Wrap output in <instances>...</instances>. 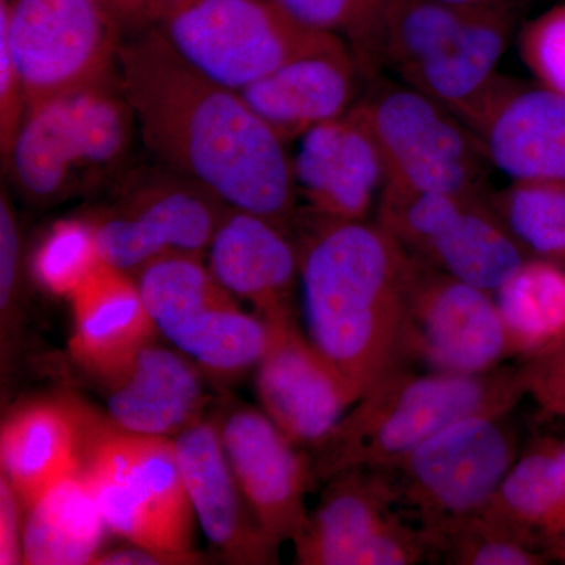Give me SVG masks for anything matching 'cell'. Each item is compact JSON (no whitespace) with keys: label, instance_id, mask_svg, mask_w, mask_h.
Wrapping results in <instances>:
<instances>
[{"label":"cell","instance_id":"obj_1","mask_svg":"<svg viewBox=\"0 0 565 565\" xmlns=\"http://www.w3.org/2000/svg\"><path fill=\"white\" fill-rule=\"evenodd\" d=\"M117 66L156 161L286 230L296 215L291 156L241 92L193 68L154 28L122 41Z\"/></svg>","mask_w":565,"mask_h":565},{"label":"cell","instance_id":"obj_2","mask_svg":"<svg viewBox=\"0 0 565 565\" xmlns=\"http://www.w3.org/2000/svg\"><path fill=\"white\" fill-rule=\"evenodd\" d=\"M311 215L299 247L307 334L355 404L394 371L411 366L408 297L416 259L377 222Z\"/></svg>","mask_w":565,"mask_h":565},{"label":"cell","instance_id":"obj_3","mask_svg":"<svg viewBox=\"0 0 565 565\" xmlns=\"http://www.w3.org/2000/svg\"><path fill=\"white\" fill-rule=\"evenodd\" d=\"M527 396L523 366L481 374L415 373L401 367L352 405L315 446L313 475L385 470L446 427L471 416L509 415Z\"/></svg>","mask_w":565,"mask_h":565},{"label":"cell","instance_id":"obj_4","mask_svg":"<svg viewBox=\"0 0 565 565\" xmlns=\"http://www.w3.org/2000/svg\"><path fill=\"white\" fill-rule=\"evenodd\" d=\"M137 122L118 74L29 107L3 170L47 206L98 191L125 172Z\"/></svg>","mask_w":565,"mask_h":565},{"label":"cell","instance_id":"obj_5","mask_svg":"<svg viewBox=\"0 0 565 565\" xmlns=\"http://www.w3.org/2000/svg\"><path fill=\"white\" fill-rule=\"evenodd\" d=\"M154 29L193 68L237 92L286 63L348 47L274 0H172Z\"/></svg>","mask_w":565,"mask_h":565},{"label":"cell","instance_id":"obj_6","mask_svg":"<svg viewBox=\"0 0 565 565\" xmlns=\"http://www.w3.org/2000/svg\"><path fill=\"white\" fill-rule=\"evenodd\" d=\"M509 415L471 416L451 424L385 468L399 508L415 516L433 555L449 527L489 504L520 456Z\"/></svg>","mask_w":565,"mask_h":565},{"label":"cell","instance_id":"obj_7","mask_svg":"<svg viewBox=\"0 0 565 565\" xmlns=\"http://www.w3.org/2000/svg\"><path fill=\"white\" fill-rule=\"evenodd\" d=\"M351 114L370 134L386 184L419 192L482 193L481 141L459 118L411 85L377 76Z\"/></svg>","mask_w":565,"mask_h":565},{"label":"cell","instance_id":"obj_8","mask_svg":"<svg viewBox=\"0 0 565 565\" xmlns=\"http://www.w3.org/2000/svg\"><path fill=\"white\" fill-rule=\"evenodd\" d=\"M84 475L111 533L182 564L196 563L195 512L174 440L120 430L96 445Z\"/></svg>","mask_w":565,"mask_h":565},{"label":"cell","instance_id":"obj_9","mask_svg":"<svg viewBox=\"0 0 565 565\" xmlns=\"http://www.w3.org/2000/svg\"><path fill=\"white\" fill-rule=\"evenodd\" d=\"M90 223L103 262L139 274L169 255L203 256L228 211L210 189L158 162L125 170Z\"/></svg>","mask_w":565,"mask_h":565},{"label":"cell","instance_id":"obj_10","mask_svg":"<svg viewBox=\"0 0 565 565\" xmlns=\"http://www.w3.org/2000/svg\"><path fill=\"white\" fill-rule=\"evenodd\" d=\"M375 222L415 258L492 294L530 259L482 193L419 192L385 182Z\"/></svg>","mask_w":565,"mask_h":565},{"label":"cell","instance_id":"obj_11","mask_svg":"<svg viewBox=\"0 0 565 565\" xmlns=\"http://www.w3.org/2000/svg\"><path fill=\"white\" fill-rule=\"evenodd\" d=\"M29 107L109 76L122 29L107 0H0Z\"/></svg>","mask_w":565,"mask_h":565},{"label":"cell","instance_id":"obj_12","mask_svg":"<svg viewBox=\"0 0 565 565\" xmlns=\"http://www.w3.org/2000/svg\"><path fill=\"white\" fill-rule=\"evenodd\" d=\"M156 329L206 370L234 374L259 362L267 343L262 318L244 313L203 256L169 255L137 274Z\"/></svg>","mask_w":565,"mask_h":565},{"label":"cell","instance_id":"obj_13","mask_svg":"<svg viewBox=\"0 0 565 565\" xmlns=\"http://www.w3.org/2000/svg\"><path fill=\"white\" fill-rule=\"evenodd\" d=\"M385 470L333 476L294 541L303 565H415L433 556L419 527L405 522Z\"/></svg>","mask_w":565,"mask_h":565},{"label":"cell","instance_id":"obj_14","mask_svg":"<svg viewBox=\"0 0 565 565\" xmlns=\"http://www.w3.org/2000/svg\"><path fill=\"white\" fill-rule=\"evenodd\" d=\"M416 259L408 352L427 370L481 374L515 356L492 292Z\"/></svg>","mask_w":565,"mask_h":565},{"label":"cell","instance_id":"obj_15","mask_svg":"<svg viewBox=\"0 0 565 565\" xmlns=\"http://www.w3.org/2000/svg\"><path fill=\"white\" fill-rule=\"evenodd\" d=\"M262 319L267 343L256 386L264 414L294 445L321 444L352 407L351 393L299 329L292 308Z\"/></svg>","mask_w":565,"mask_h":565},{"label":"cell","instance_id":"obj_16","mask_svg":"<svg viewBox=\"0 0 565 565\" xmlns=\"http://www.w3.org/2000/svg\"><path fill=\"white\" fill-rule=\"evenodd\" d=\"M222 441L237 484L264 534L280 545L296 541L308 512L305 493L313 470L269 416L243 408L223 423Z\"/></svg>","mask_w":565,"mask_h":565},{"label":"cell","instance_id":"obj_17","mask_svg":"<svg viewBox=\"0 0 565 565\" xmlns=\"http://www.w3.org/2000/svg\"><path fill=\"white\" fill-rule=\"evenodd\" d=\"M470 131L512 181L565 184V95L500 77Z\"/></svg>","mask_w":565,"mask_h":565},{"label":"cell","instance_id":"obj_18","mask_svg":"<svg viewBox=\"0 0 565 565\" xmlns=\"http://www.w3.org/2000/svg\"><path fill=\"white\" fill-rule=\"evenodd\" d=\"M291 158L297 195L311 214L332 221H366L385 184L384 163L362 122L348 111L299 140Z\"/></svg>","mask_w":565,"mask_h":565},{"label":"cell","instance_id":"obj_19","mask_svg":"<svg viewBox=\"0 0 565 565\" xmlns=\"http://www.w3.org/2000/svg\"><path fill=\"white\" fill-rule=\"evenodd\" d=\"M193 512L211 544L233 564H275L274 544L253 515L226 456L221 430L199 422L174 437Z\"/></svg>","mask_w":565,"mask_h":565},{"label":"cell","instance_id":"obj_20","mask_svg":"<svg viewBox=\"0 0 565 565\" xmlns=\"http://www.w3.org/2000/svg\"><path fill=\"white\" fill-rule=\"evenodd\" d=\"M96 377L104 385L111 422L122 433L178 437L200 422L206 403L192 364L151 343Z\"/></svg>","mask_w":565,"mask_h":565},{"label":"cell","instance_id":"obj_21","mask_svg":"<svg viewBox=\"0 0 565 565\" xmlns=\"http://www.w3.org/2000/svg\"><path fill=\"white\" fill-rule=\"evenodd\" d=\"M206 255L215 278L233 296L250 302L259 318L291 310L299 280V248L277 223L230 206Z\"/></svg>","mask_w":565,"mask_h":565},{"label":"cell","instance_id":"obj_22","mask_svg":"<svg viewBox=\"0 0 565 565\" xmlns=\"http://www.w3.org/2000/svg\"><path fill=\"white\" fill-rule=\"evenodd\" d=\"M362 76L349 47L297 58L241 90L248 106L289 143L353 106Z\"/></svg>","mask_w":565,"mask_h":565},{"label":"cell","instance_id":"obj_23","mask_svg":"<svg viewBox=\"0 0 565 565\" xmlns=\"http://www.w3.org/2000/svg\"><path fill=\"white\" fill-rule=\"evenodd\" d=\"M71 352L93 374H102L151 343L156 323L131 275L106 262L73 296Z\"/></svg>","mask_w":565,"mask_h":565},{"label":"cell","instance_id":"obj_24","mask_svg":"<svg viewBox=\"0 0 565 565\" xmlns=\"http://www.w3.org/2000/svg\"><path fill=\"white\" fill-rule=\"evenodd\" d=\"M514 24L515 10L473 11L451 50L403 71L399 77L451 111L468 128L500 79L498 62L508 47Z\"/></svg>","mask_w":565,"mask_h":565},{"label":"cell","instance_id":"obj_25","mask_svg":"<svg viewBox=\"0 0 565 565\" xmlns=\"http://www.w3.org/2000/svg\"><path fill=\"white\" fill-rule=\"evenodd\" d=\"M0 456L3 476L29 509L79 471L76 429L54 405H33L3 424Z\"/></svg>","mask_w":565,"mask_h":565},{"label":"cell","instance_id":"obj_26","mask_svg":"<svg viewBox=\"0 0 565 565\" xmlns=\"http://www.w3.org/2000/svg\"><path fill=\"white\" fill-rule=\"evenodd\" d=\"M22 533V563L95 564L104 519L84 473L63 479L32 505Z\"/></svg>","mask_w":565,"mask_h":565},{"label":"cell","instance_id":"obj_27","mask_svg":"<svg viewBox=\"0 0 565 565\" xmlns=\"http://www.w3.org/2000/svg\"><path fill=\"white\" fill-rule=\"evenodd\" d=\"M494 302L515 356L531 359L565 343L563 264L526 259L494 291Z\"/></svg>","mask_w":565,"mask_h":565},{"label":"cell","instance_id":"obj_28","mask_svg":"<svg viewBox=\"0 0 565 565\" xmlns=\"http://www.w3.org/2000/svg\"><path fill=\"white\" fill-rule=\"evenodd\" d=\"M553 444L555 438H539L520 452L492 500L479 512L548 555L557 541Z\"/></svg>","mask_w":565,"mask_h":565},{"label":"cell","instance_id":"obj_29","mask_svg":"<svg viewBox=\"0 0 565 565\" xmlns=\"http://www.w3.org/2000/svg\"><path fill=\"white\" fill-rule=\"evenodd\" d=\"M473 11L435 0H392L384 21V66L397 74L455 46Z\"/></svg>","mask_w":565,"mask_h":565},{"label":"cell","instance_id":"obj_30","mask_svg":"<svg viewBox=\"0 0 565 565\" xmlns=\"http://www.w3.org/2000/svg\"><path fill=\"white\" fill-rule=\"evenodd\" d=\"M489 200L527 255L565 264L564 182L512 181Z\"/></svg>","mask_w":565,"mask_h":565},{"label":"cell","instance_id":"obj_31","mask_svg":"<svg viewBox=\"0 0 565 565\" xmlns=\"http://www.w3.org/2000/svg\"><path fill=\"white\" fill-rule=\"evenodd\" d=\"M296 20L340 36L351 50L364 79L381 76L384 21L392 0H274Z\"/></svg>","mask_w":565,"mask_h":565},{"label":"cell","instance_id":"obj_32","mask_svg":"<svg viewBox=\"0 0 565 565\" xmlns=\"http://www.w3.org/2000/svg\"><path fill=\"white\" fill-rule=\"evenodd\" d=\"M446 564L545 565L553 563L544 550L482 514L449 527L434 546Z\"/></svg>","mask_w":565,"mask_h":565},{"label":"cell","instance_id":"obj_33","mask_svg":"<svg viewBox=\"0 0 565 565\" xmlns=\"http://www.w3.org/2000/svg\"><path fill=\"white\" fill-rule=\"evenodd\" d=\"M102 262L90 223L68 218L55 223L36 248L32 273L46 291L71 297Z\"/></svg>","mask_w":565,"mask_h":565},{"label":"cell","instance_id":"obj_34","mask_svg":"<svg viewBox=\"0 0 565 565\" xmlns=\"http://www.w3.org/2000/svg\"><path fill=\"white\" fill-rule=\"evenodd\" d=\"M520 52L544 87L565 95V3L545 11L523 29Z\"/></svg>","mask_w":565,"mask_h":565},{"label":"cell","instance_id":"obj_35","mask_svg":"<svg viewBox=\"0 0 565 565\" xmlns=\"http://www.w3.org/2000/svg\"><path fill=\"white\" fill-rule=\"evenodd\" d=\"M527 396L545 415L565 419V343L522 360Z\"/></svg>","mask_w":565,"mask_h":565},{"label":"cell","instance_id":"obj_36","mask_svg":"<svg viewBox=\"0 0 565 565\" xmlns=\"http://www.w3.org/2000/svg\"><path fill=\"white\" fill-rule=\"evenodd\" d=\"M28 111L24 84L6 36L0 35V152L2 166L9 161L11 148Z\"/></svg>","mask_w":565,"mask_h":565},{"label":"cell","instance_id":"obj_37","mask_svg":"<svg viewBox=\"0 0 565 565\" xmlns=\"http://www.w3.org/2000/svg\"><path fill=\"white\" fill-rule=\"evenodd\" d=\"M20 232L9 196H0V303L7 310L17 286L20 270Z\"/></svg>","mask_w":565,"mask_h":565},{"label":"cell","instance_id":"obj_38","mask_svg":"<svg viewBox=\"0 0 565 565\" xmlns=\"http://www.w3.org/2000/svg\"><path fill=\"white\" fill-rule=\"evenodd\" d=\"M13 487L6 476L0 482V564L22 563V534H20V515L14 501Z\"/></svg>","mask_w":565,"mask_h":565},{"label":"cell","instance_id":"obj_39","mask_svg":"<svg viewBox=\"0 0 565 565\" xmlns=\"http://www.w3.org/2000/svg\"><path fill=\"white\" fill-rule=\"evenodd\" d=\"M107 3L120 22L122 32L139 33L156 28L172 0H107Z\"/></svg>","mask_w":565,"mask_h":565},{"label":"cell","instance_id":"obj_40","mask_svg":"<svg viewBox=\"0 0 565 565\" xmlns=\"http://www.w3.org/2000/svg\"><path fill=\"white\" fill-rule=\"evenodd\" d=\"M552 479L557 500V542L553 546L556 548L565 542V440H556V438L553 444Z\"/></svg>","mask_w":565,"mask_h":565},{"label":"cell","instance_id":"obj_41","mask_svg":"<svg viewBox=\"0 0 565 565\" xmlns=\"http://www.w3.org/2000/svg\"><path fill=\"white\" fill-rule=\"evenodd\" d=\"M95 564L107 565H137V564H182L177 557L161 555V553L151 552V550L141 548L134 545V548L117 550V552L106 553L96 557Z\"/></svg>","mask_w":565,"mask_h":565},{"label":"cell","instance_id":"obj_42","mask_svg":"<svg viewBox=\"0 0 565 565\" xmlns=\"http://www.w3.org/2000/svg\"><path fill=\"white\" fill-rule=\"evenodd\" d=\"M435 2L445 3L452 9L467 11L482 10H515L520 0H435Z\"/></svg>","mask_w":565,"mask_h":565},{"label":"cell","instance_id":"obj_43","mask_svg":"<svg viewBox=\"0 0 565 565\" xmlns=\"http://www.w3.org/2000/svg\"><path fill=\"white\" fill-rule=\"evenodd\" d=\"M550 556H552L553 561L565 564V542L564 544L557 545L556 548H553L552 552H550Z\"/></svg>","mask_w":565,"mask_h":565}]
</instances>
